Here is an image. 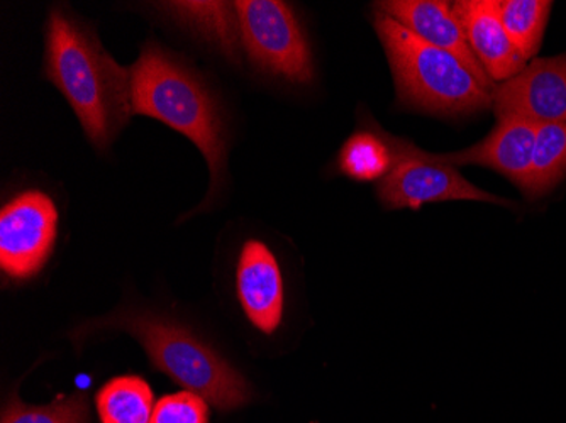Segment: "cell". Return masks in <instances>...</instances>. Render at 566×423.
Returning <instances> with one entry per match:
<instances>
[{
	"label": "cell",
	"instance_id": "52a82bcc",
	"mask_svg": "<svg viewBox=\"0 0 566 423\" xmlns=\"http://www.w3.org/2000/svg\"><path fill=\"white\" fill-rule=\"evenodd\" d=\"M397 161L394 170L384 180L378 181V200L385 209H421L424 203L447 202V200H476L497 205L511 207L507 200L483 192L470 183L460 171L450 165L431 163L416 156L407 155L399 145V138L392 136Z\"/></svg>",
	"mask_w": 566,
	"mask_h": 423
},
{
	"label": "cell",
	"instance_id": "9c48e42d",
	"mask_svg": "<svg viewBox=\"0 0 566 423\" xmlns=\"http://www.w3.org/2000/svg\"><path fill=\"white\" fill-rule=\"evenodd\" d=\"M537 126L539 124L531 120L501 119L497 120V126L491 135L479 145L463 151L448 152V155L422 151L410 141L403 142V149L407 155L431 161V163L450 165L454 168L465 167V165L491 168L524 192L530 178Z\"/></svg>",
	"mask_w": 566,
	"mask_h": 423
},
{
	"label": "cell",
	"instance_id": "8992f818",
	"mask_svg": "<svg viewBox=\"0 0 566 423\" xmlns=\"http://www.w3.org/2000/svg\"><path fill=\"white\" fill-rule=\"evenodd\" d=\"M55 200L38 189L12 197L0 210V269L12 282H28L46 266L59 235Z\"/></svg>",
	"mask_w": 566,
	"mask_h": 423
},
{
	"label": "cell",
	"instance_id": "30bf717a",
	"mask_svg": "<svg viewBox=\"0 0 566 423\" xmlns=\"http://www.w3.org/2000/svg\"><path fill=\"white\" fill-rule=\"evenodd\" d=\"M234 288L251 327L273 336L282 326L285 285L275 253L262 240H247L238 253Z\"/></svg>",
	"mask_w": 566,
	"mask_h": 423
},
{
	"label": "cell",
	"instance_id": "ba28073f",
	"mask_svg": "<svg viewBox=\"0 0 566 423\" xmlns=\"http://www.w3.org/2000/svg\"><path fill=\"white\" fill-rule=\"evenodd\" d=\"M492 107L497 120L566 123V53L533 60L511 81L495 85Z\"/></svg>",
	"mask_w": 566,
	"mask_h": 423
},
{
	"label": "cell",
	"instance_id": "9a60e30c",
	"mask_svg": "<svg viewBox=\"0 0 566 423\" xmlns=\"http://www.w3.org/2000/svg\"><path fill=\"white\" fill-rule=\"evenodd\" d=\"M101 423H151L155 396L143 378L135 374L107 381L95 396Z\"/></svg>",
	"mask_w": 566,
	"mask_h": 423
},
{
	"label": "cell",
	"instance_id": "4fadbf2b",
	"mask_svg": "<svg viewBox=\"0 0 566 423\" xmlns=\"http://www.w3.org/2000/svg\"><path fill=\"white\" fill-rule=\"evenodd\" d=\"M158 11L192 34L200 43L208 44L231 63H240L241 28L237 2L221 0H187L160 2Z\"/></svg>",
	"mask_w": 566,
	"mask_h": 423
},
{
	"label": "cell",
	"instance_id": "6da1fadb",
	"mask_svg": "<svg viewBox=\"0 0 566 423\" xmlns=\"http://www.w3.org/2000/svg\"><path fill=\"white\" fill-rule=\"evenodd\" d=\"M44 76L62 92L98 151L109 149L135 116L132 72L113 59L91 22L65 6L48 11Z\"/></svg>",
	"mask_w": 566,
	"mask_h": 423
},
{
	"label": "cell",
	"instance_id": "277c9868",
	"mask_svg": "<svg viewBox=\"0 0 566 423\" xmlns=\"http://www.w3.org/2000/svg\"><path fill=\"white\" fill-rule=\"evenodd\" d=\"M374 28L389 60L400 104L440 116L491 109V92L453 55L426 43L377 9Z\"/></svg>",
	"mask_w": 566,
	"mask_h": 423
},
{
	"label": "cell",
	"instance_id": "ac0fdd59",
	"mask_svg": "<svg viewBox=\"0 0 566 423\" xmlns=\"http://www.w3.org/2000/svg\"><path fill=\"white\" fill-rule=\"evenodd\" d=\"M91 409L81 391L59 396L48 405H28L12 396L2 410L0 423H88Z\"/></svg>",
	"mask_w": 566,
	"mask_h": 423
},
{
	"label": "cell",
	"instance_id": "5bb4252c",
	"mask_svg": "<svg viewBox=\"0 0 566 423\" xmlns=\"http://www.w3.org/2000/svg\"><path fill=\"white\" fill-rule=\"evenodd\" d=\"M399 161L392 136L380 126L359 127L339 149L338 170L359 183L384 180Z\"/></svg>",
	"mask_w": 566,
	"mask_h": 423
},
{
	"label": "cell",
	"instance_id": "7a4b0ae2",
	"mask_svg": "<svg viewBox=\"0 0 566 423\" xmlns=\"http://www.w3.org/2000/svg\"><path fill=\"white\" fill-rule=\"evenodd\" d=\"M132 72L133 114L160 120L199 149L211 187L199 209L221 195L228 181L229 133L224 109L206 76L184 56L146 41Z\"/></svg>",
	"mask_w": 566,
	"mask_h": 423
},
{
	"label": "cell",
	"instance_id": "2e32d148",
	"mask_svg": "<svg viewBox=\"0 0 566 423\" xmlns=\"http://www.w3.org/2000/svg\"><path fill=\"white\" fill-rule=\"evenodd\" d=\"M566 177V123L539 124L524 195L530 200L548 195Z\"/></svg>",
	"mask_w": 566,
	"mask_h": 423
},
{
	"label": "cell",
	"instance_id": "3957f363",
	"mask_svg": "<svg viewBox=\"0 0 566 423\" xmlns=\"http://www.w3.org/2000/svg\"><path fill=\"white\" fill-rule=\"evenodd\" d=\"M116 330L135 337L145 349L153 368L170 377L187 391L200 394L219 412H233L253 396L250 383L211 343L167 315L149 310H123L88 320L75 330L87 336Z\"/></svg>",
	"mask_w": 566,
	"mask_h": 423
},
{
	"label": "cell",
	"instance_id": "7c38bea8",
	"mask_svg": "<svg viewBox=\"0 0 566 423\" xmlns=\"http://www.w3.org/2000/svg\"><path fill=\"white\" fill-rule=\"evenodd\" d=\"M451 6L473 55L495 85L511 81L526 68V60L502 25L497 0H458Z\"/></svg>",
	"mask_w": 566,
	"mask_h": 423
},
{
	"label": "cell",
	"instance_id": "5b68a950",
	"mask_svg": "<svg viewBox=\"0 0 566 423\" xmlns=\"http://www.w3.org/2000/svg\"><path fill=\"white\" fill-rule=\"evenodd\" d=\"M237 11L243 51L256 68L292 85L313 81V51L291 4L238 0Z\"/></svg>",
	"mask_w": 566,
	"mask_h": 423
},
{
	"label": "cell",
	"instance_id": "8fae6325",
	"mask_svg": "<svg viewBox=\"0 0 566 423\" xmlns=\"http://www.w3.org/2000/svg\"><path fill=\"white\" fill-rule=\"evenodd\" d=\"M374 9L389 15L426 43L453 55L475 76L479 84L492 94L495 84L473 55L465 31L454 15L453 6L450 2H444V0H385V2L374 4Z\"/></svg>",
	"mask_w": 566,
	"mask_h": 423
},
{
	"label": "cell",
	"instance_id": "e0dca14e",
	"mask_svg": "<svg viewBox=\"0 0 566 423\" xmlns=\"http://www.w3.org/2000/svg\"><path fill=\"white\" fill-rule=\"evenodd\" d=\"M552 9L548 0H497L505 33L526 62L542 47Z\"/></svg>",
	"mask_w": 566,
	"mask_h": 423
},
{
	"label": "cell",
	"instance_id": "d6986e66",
	"mask_svg": "<svg viewBox=\"0 0 566 423\" xmlns=\"http://www.w3.org/2000/svg\"><path fill=\"white\" fill-rule=\"evenodd\" d=\"M151 423H209L208 402L187 390L167 394L155 403Z\"/></svg>",
	"mask_w": 566,
	"mask_h": 423
}]
</instances>
